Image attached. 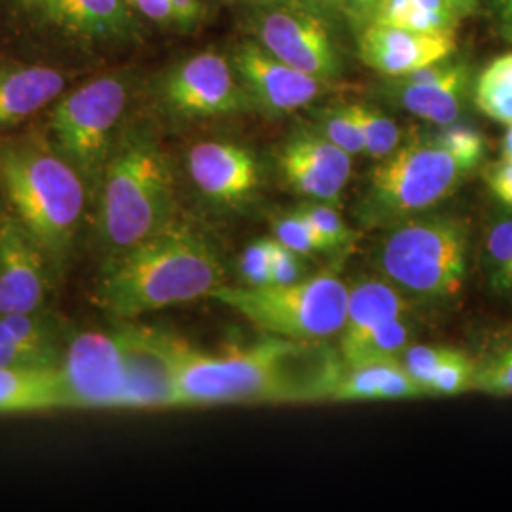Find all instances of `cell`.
I'll return each instance as SVG.
<instances>
[{
    "label": "cell",
    "instance_id": "44dd1931",
    "mask_svg": "<svg viewBox=\"0 0 512 512\" xmlns=\"http://www.w3.org/2000/svg\"><path fill=\"white\" fill-rule=\"evenodd\" d=\"M55 23L74 37L97 42L122 40L135 31L128 0H65Z\"/></svg>",
    "mask_w": 512,
    "mask_h": 512
},
{
    "label": "cell",
    "instance_id": "b9f144b4",
    "mask_svg": "<svg viewBox=\"0 0 512 512\" xmlns=\"http://www.w3.org/2000/svg\"><path fill=\"white\" fill-rule=\"evenodd\" d=\"M21 4L48 21H57L65 0H21Z\"/></svg>",
    "mask_w": 512,
    "mask_h": 512
},
{
    "label": "cell",
    "instance_id": "e0dca14e",
    "mask_svg": "<svg viewBox=\"0 0 512 512\" xmlns=\"http://www.w3.org/2000/svg\"><path fill=\"white\" fill-rule=\"evenodd\" d=\"M188 173L211 202H247L260 184V165L249 148L226 141H203L188 152Z\"/></svg>",
    "mask_w": 512,
    "mask_h": 512
},
{
    "label": "cell",
    "instance_id": "7402d4cb",
    "mask_svg": "<svg viewBox=\"0 0 512 512\" xmlns=\"http://www.w3.org/2000/svg\"><path fill=\"white\" fill-rule=\"evenodd\" d=\"M406 300L393 283L363 281L355 285L348 296L346 325L340 332V348L363 338L370 330L403 317Z\"/></svg>",
    "mask_w": 512,
    "mask_h": 512
},
{
    "label": "cell",
    "instance_id": "ac0fdd59",
    "mask_svg": "<svg viewBox=\"0 0 512 512\" xmlns=\"http://www.w3.org/2000/svg\"><path fill=\"white\" fill-rule=\"evenodd\" d=\"M429 395L399 359H382L344 368L330 401H393Z\"/></svg>",
    "mask_w": 512,
    "mask_h": 512
},
{
    "label": "cell",
    "instance_id": "83f0119b",
    "mask_svg": "<svg viewBox=\"0 0 512 512\" xmlns=\"http://www.w3.org/2000/svg\"><path fill=\"white\" fill-rule=\"evenodd\" d=\"M0 344L23 349V351L50 355L54 359L63 361L55 348L52 330L42 319L35 317V313L0 315Z\"/></svg>",
    "mask_w": 512,
    "mask_h": 512
},
{
    "label": "cell",
    "instance_id": "7dc6e473",
    "mask_svg": "<svg viewBox=\"0 0 512 512\" xmlns=\"http://www.w3.org/2000/svg\"><path fill=\"white\" fill-rule=\"evenodd\" d=\"M501 158L512 160V124L507 126V131H505L503 141H501Z\"/></svg>",
    "mask_w": 512,
    "mask_h": 512
},
{
    "label": "cell",
    "instance_id": "f546056e",
    "mask_svg": "<svg viewBox=\"0 0 512 512\" xmlns=\"http://www.w3.org/2000/svg\"><path fill=\"white\" fill-rule=\"evenodd\" d=\"M440 147L448 150L459 164L469 173L476 171L486 158V139L478 129L454 122L448 126H440L439 131L431 133Z\"/></svg>",
    "mask_w": 512,
    "mask_h": 512
},
{
    "label": "cell",
    "instance_id": "7bdbcfd3",
    "mask_svg": "<svg viewBox=\"0 0 512 512\" xmlns=\"http://www.w3.org/2000/svg\"><path fill=\"white\" fill-rule=\"evenodd\" d=\"M346 16L355 25L357 31H361L368 23V12H366V0H348Z\"/></svg>",
    "mask_w": 512,
    "mask_h": 512
},
{
    "label": "cell",
    "instance_id": "1f68e13d",
    "mask_svg": "<svg viewBox=\"0 0 512 512\" xmlns=\"http://www.w3.org/2000/svg\"><path fill=\"white\" fill-rule=\"evenodd\" d=\"M274 239L285 247L293 249L300 256H311L315 253H330L327 243L319 238L315 228L308 219L298 211H289L272 220Z\"/></svg>",
    "mask_w": 512,
    "mask_h": 512
},
{
    "label": "cell",
    "instance_id": "e575fe53",
    "mask_svg": "<svg viewBox=\"0 0 512 512\" xmlns=\"http://www.w3.org/2000/svg\"><path fill=\"white\" fill-rule=\"evenodd\" d=\"M452 349L450 348H433V346H412V348L404 349L401 355L404 368L410 372V376L420 382L427 393H429V384L435 376V372L439 370V366L444 363V359L448 357Z\"/></svg>",
    "mask_w": 512,
    "mask_h": 512
},
{
    "label": "cell",
    "instance_id": "bcb514c9",
    "mask_svg": "<svg viewBox=\"0 0 512 512\" xmlns=\"http://www.w3.org/2000/svg\"><path fill=\"white\" fill-rule=\"evenodd\" d=\"M461 19L471 18L478 12L480 0H448Z\"/></svg>",
    "mask_w": 512,
    "mask_h": 512
},
{
    "label": "cell",
    "instance_id": "8992f818",
    "mask_svg": "<svg viewBox=\"0 0 512 512\" xmlns=\"http://www.w3.org/2000/svg\"><path fill=\"white\" fill-rule=\"evenodd\" d=\"M349 289L336 274H319L289 285L228 287L211 298L238 311L268 334L289 340L325 342L346 325Z\"/></svg>",
    "mask_w": 512,
    "mask_h": 512
},
{
    "label": "cell",
    "instance_id": "6da1fadb",
    "mask_svg": "<svg viewBox=\"0 0 512 512\" xmlns=\"http://www.w3.org/2000/svg\"><path fill=\"white\" fill-rule=\"evenodd\" d=\"M148 334L171 370L177 406L325 401L346 368L340 351L325 342L277 336L253 348L207 355L179 338Z\"/></svg>",
    "mask_w": 512,
    "mask_h": 512
},
{
    "label": "cell",
    "instance_id": "8fae6325",
    "mask_svg": "<svg viewBox=\"0 0 512 512\" xmlns=\"http://www.w3.org/2000/svg\"><path fill=\"white\" fill-rule=\"evenodd\" d=\"M160 97L165 109L181 118L228 116L251 107L232 61L217 52L192 55L171 67Z\"/></svg>",
    "mask_w": 512,
    "mask_h": 512
},
{
    "label": "cell",
    "instance_id": "d6986e66",
    "mask_svg": "<svg viewBox=\"0 0 512 512\" xmlns=\"http://www.w3.org/2000/svg\"><path fill=\"white\" fill-rule=\"evenodd\" d=\"M63 88L65 76L50 67H0V128L33 116Z\"/></svg>",
    "mask_w": 512,
    "mask_h": 512
},
{
    "label": "cell",
    "instance_id": "484cf974",
    "mask_svg": "<svg viewBox=\"0 0 512 512\" xmlns=\"http://www.w3.org/2000/svg\"><path fill=\"white\" fill-rule=\"evenodd\" d=\"M482 268L492 293L512 304V217L494 220L486 230Z\"/></svg>",
    "mask_w": 512,
    "mask_h": 512
},
{
    "label": "cell",
    "instance_id": "8d00e7d4",
    "mask_svg": "<svg viewBox=\"0 0 512 512\" xmlns=\"http://www.w3.org/2000/svg\"><path fill=\"white\" fill-rule=\"evenodd\" d=\"M302 256L293 249L285 247L277 239H270V268H272V285H289L302 277Z\"/></svg>",
    "mask_w": 512,
    "mask_h": 512
},
{
    "label": "cell",
    "instance_id": "f6af8a7d",
    "mask_svg": "<svg viewBox=\"0 0 512 512\" xmlns=\"http://www.w3.org/2000/svg\"><path fill=\"white\" fill-rule=\"evenodd\" d=\"M488 4L501 25L512 23V0H488Z\"/></svg>",
    "mask_w": 512,
    "mask_h": 512
},
{
    "label": "cell",
    "instance_id": "52a82bcc",
    "mask_svg": "<svg viewBox=\"0 0 512 512\" xmlns=\"http://www.w3.org/2000/svg\"><path fill=\"white\" fill-rule=\"evenodd\" d=\"M469 171L431 133L412 135L370 173L363 219L399 224L452 196Z\"/></svg>",
    "mask_w": 512,
    "mask_h": 512
},
{
    "label": "cell",
    "instance_id": "9c48e42d",
    "mask_svg": "<svg viewBox=\"0 0 512 512\" xmlns=\"http://www.w3.org/2000/svg\"><path fill=\"white\" fill-rule=\"evenodd\" d=\"M247 27L266 52L302 73L327 82L344 73L329 19L306 0H253Z\"/></svg>",
    "mask_w": 512,
    "mask_h": 512
},
{
    "label": "cell",
    "instance_id": "cb8c5ba5",
    "mask_svg": "<svg viewBox=\"0 0 512 512\" xmlns=\"http://www.w3.org/2000/svg\"><path fill=\"white\" fill-rule=\"evenodd\" d=\"M471 357L475 365L473 391L512 397V325L486 332Z\"/></svg>",
    "mask_w": 512,
    "mask_h": 512
},
{
    "label": "cell",
    "instance_id": "d590c367",
    "mask_svg": "<svg viewBox=\"0 0 512 512\" xmlns=\"http://www.w3.org/2000/svg\"><path fill=\"white\" fill-rule=\"evenodd\" d=\"M239 274L247 287L272 285L270 239H258L241 253Z\"/></svg>",
    "mask_w": 512,
    "mask_h": 512
},
{
    "label": "cell",
    "instance_id": "4316f807",
    "mask_svg": "<svg viewBox=\"0 0 512 512\" xmlns=\"http://www.w3.org/2000/svg\"><path fill=\"white\" fill-rule=\"evenodd\" d=\"M410 327L403 317L387 321L384 325L370 330L363 338L340 348L344 365H363L382 359H399L408 348Z\"/></svg>",
    "mask_w": 512,
    "mask_h": 512
},
{
    "label": "cell",
    "instance_id": "2e32d148",
    "mask_svg": "<svg viewBox=\"0 0 512 512\" xmlns=\"http://www.w3.org/2000/svg\"><path fill=\"white\" fill-rule=\"evenodd\" d=\"M46 294L44 255L12 213L0 215V315L35 313Z\"/></svg>",
    "mask_w": 512,
    "mask_h": 512
},
{
    "label": "cell",
    "instance_id": "9a60e30c",
    "mask_svg": "<svg viewBox=\"0 0 512 512\" xmlns=\"http://www.w3.org/2000/svg\"><path fill=\"white\" fill-rule=\"evenodd\" d=\"M387 80L384 95L389 101L439 128L459 122L471 92L467 63L454 59Z\"/></svg>",
    "mask_w": 512,
    "mask_h": 512
},
{
    "label": "cell",
    "instance_id": "d4e9b609",
    "mask_svg": "<svg viewBox=\"0 0 512 512\" xmlns=\"http://www.w3.org/2000/svg\"><path fill=\"white\" fill-rule=\"evenodd\" d=\"M476 109L494 122L512 124V52L497 55L482 73L476 76L473 86Z\"/></svg>",
    "mask_w": 512,
    "mask_h": 512
},
{
    "label": "cell",
    "instance_id": "74e56055",
    "mask_svg": "<svg viewBox=\"0 0 512 512\" xmlns=\"http://www.w3.org/2000/svg\"><path fill=\"white\" fill-rule=\"evenodd\" d=\"M484 179L495 198L512 209V160L501 158L499 162L488 165Z\"/></svg>",
    "mask_w": 512,
    "mask_h": 512
},
{
    "label": "cell",
    "instance_id": "4dcf8cb0",
    "mask_svg": "<svg viewBox=\"0 0 512 512\" xmlns=\"http://www.w3.org/2000/svg\"><path fill=\"white\" fill-rule=\"evenodd\" d=\"M317 131L323 133L330 143L348 152L349 156L365 154V139L351 105L330 107L319 114Z\"/></svg>",
    "mask_w": 512,
    "mask_h": 512
},
{
    "label": "cell",
    "instance_id": "5bb4252c",
    "mask_svg": "<svg viewBox=\"0 0 512 512\" xmlns=\"http://www.w3.org/2000/svg\"><path fill=\"white\" fill-rule=\"evenodd\" d=\"M458 33H418L368 23L357 37V54L368 69L385 78H401L454 59Z\"/></svg>",
    "mask_w": 512,
    "mask_h": 512
},
{
    "label": "cell",
    "instance_id": "f35d334b",
    "mask_svg": "<svg viewBox=\"0 0 512 512\" xmlns=\"http://www.w3.org/2000/svg\"><path fill=\"white\" fill-rule=\"evenodd\" d=\"M59 359L0 344V366L4 368H61Z\"/></svg>",
    "mask_w": 512,
    "mask_h": 512
},
{
    "label": "cell",
    "instance_id": "60d3db41",
    "mask_svg": "<svg viewBox=\"0 0 512 512\" xmlns=\"http://www.w3.org/2000/svg\"><path fill=\"white\" fill-rule=\"evenodd\" d=\"M175 18V25L181 29L194 27L202 19V4L200 0H167Z\"/></svg>",
    "mask_w": 512,
    "mask_h": 512
},
{
    "label": "cell",
    "instance_id": "5b68a950",
    "mask_svg": "<svg viewBox=\"0 0 512 512\" xmlns=\"http://www.w3.org/2000/svg\"><path fill=\"white\" fill-rule=\"evenodd\" d=\"M378 264L401 291L450 300L467 279L469 226L450 215L403 220L384 239Z\"/></svg>",
    "mask_w": 512,
    "mask_h": 512
},
{
    "label": "cell",
    "instance_id": "c3c4849f",
    "mask_svg": "<svg viewBox=\"0 0 512 512\" xmlns=\"http://www.w3.org/2000/svg\"><path fill=\"white\" fill-rule=\"evenodd\" d=\"M503 35L507 37L509 42H512V23H509V25H503Z\"/></svg>",
    "mask_w": 512,
    "mask_h": 512
},
{
    "label": "cell",
    "instance_id": "ab89813d",
    "mask_svg": "<svg viewBox=\"0 0 512 512\" xmlns=\"http://www.w3.org/2000/svg\"><path fill=\"white\" fill-rule=\"evenodd\" d=\"M129 6L158 25H175V18L167 0H128Z\"/></svg>",
    "mask_w": 512,
    "mask_h": 512
},
{
    "label": "cell",
    "instance_id": "603a6c76",
    "mask_svg": "<svg viewBox=\"0 0 512 512\" xmlns=\"http://www.w3.org/2000/svg\"><path fill=\"white\" fill-rule=\"evenodd\" d=\"M368 23L418 33H458L461 18L448 0H380Z\"/></svg>",
    "mask_w": 512,
    "mask_h": 512
},
{
    "label": "cell",
    "instance_id": "3957f363",
    "mask_svg": "<svg viewBox=\"0 0 512 512\" xmlns=\"http://www.w3.org/2000/svg\"><path fill=\"white\" fill-rule=\"evenodd\" d=\"M86 181L54 145L21 139L0 147V188L12 215L59 272L86 207Z\"/></svg>",
    "mask_w": 512,
    "mask_h": 512
},
{
    "label": "cell",
    "instance_id": "4fadbf2b",
    "mask_svg": "<svg viewBox=\"0 0 512 512\" xmlns=\"http://www.w3.org/2000/svg\"><path fill=\"white\" fill-rule=\"evenodd\" d=\"M351 158L317 129H298L277 150V169L296 194L313 202L336 203L348 186Z\"/></svg>",
    "mask_w": 512,
    "mask_h": 512
},
{
    "label": "cell",
    "instance_id": "277c9868",
    "mask_svg": "<svg viewBox=\"0 0 512 512\" xmlns=\"http://www.w3.org/2000/svg\"><path fill=\"white\" fill-rule=\"evenodd\" d=\"M97 194L99 236L110 256L164 230L175 215V179L164 148L145 129L126 131Z\"/></svg>",
    "mask_w": 512,
    "mask_h": 512
},
{
    "label": "cell",
    "instance_id": "30bf717a",
    "mask_svg": "<svg viewBox=\"0 0 512 512\" xmlns=\"http://www.w3.org/2000/svg\"><path fill=\"white\" fill-rule=\"evenodd\" d=\"M129 346L124 330L116 334L82 332L67 349L61 376L71 408H118L128 384Z\"/></svg>",
    "mask_w": 512,
    "mask_h": 512
},
{
    "label": "cell",
    "instance_id": "7a4b0ae2",
    "mask_svg": "<svg viewBox=\"0 0 512 512\" xmlns=\"http://www.w3.org/2000/svg\"><path fill=\"white\" fill-rule=\"evenodd\" d=\"M224 285L217 251L188 226L164 230L110 256L97 285V304L116 319L211 296Z\"/></svg>",
    "mask_w": 512,
    "mask_h": 512
},
{
    "label": "cell",
    "instance_id": "836d02e7",
    "mask_svg": "<svg viewBox=\"0 0 512 512\" xmlns=\"http://www.w3.org/2000/svg\"><path fill=\"white\" fill-rule=\"evenodd\" d=\"M298 211L308 219L315 232L319 234V238L327 243L329 251H338L351 243V230L346 226L344 219L327 203H306L300 205Z\"/></svg>",
    "mask_w": 512,
    "mask_h": 512
},
{
    "label": "cell",
    "instance_id": "ba28073f",
    "mask_svg": "<svg viewBox=\"0 0 512 512\" xmlns=\"http://www.w3.org/2000/svg\"><path fill=\"white\" fill-rule=\"evenodd\" d=\"M126 103V80L120 74H107L65 95L52 110V145L95 194L116 145V129Z\"/></svg>",
    "mask_w": 512,
    "mask_h": 512
},
{
    "label": "cell",
    "instance_id": "d6a6232c",
    "mask_svg": "<svg viewBox=\"0 0 512 512\" xmlns=\"http://www.w3.org/2000/svg\"><path fill=\"white\" fill-rule=\"evenodd\" d=\"M473 374L475 365L471 353L452 349L444 363L435 372L431 384H429V395H442V397H454L467 391H473Z\"/></svg>",
    "mask_w": 512,
    "mask_h": 512
},
{
    "label": "cell",
    "instance_id": "f1b7e54d",
    "mask_svg": "<svg viewBox=\"0 0 512 512\" xmlns=\"http://www.w3.org/2000/svg\"><path fill=\"white\" fill-rule=\"evenodd\" d=\"M351 110L363 131L365 154L372 160H384L385 156H389L403 143L401 128L382 110L365 103H351Z\"/></svg>",
    "mask_w": 512,
    "mask_h": 512
},
{
    "label": "cell",
    "instance_id": "7c38bea8",
    "mask_svg": "<svg viewBox=\"0 0 512 512\" xmlns=\"http://www.w3.org/2000/svg\"><path fill=\"white\" fill-rule=\"evenodd\" d=\"M232 65L251 107L272 116L310 107L330 88V82L302 73L266 52L255 38H245L232 52Z\"/></svg>",
    "mask_w": 512,
    "mask_h": 512
},
{
    "label": "cell",
    "instance_id": "ee69618b",
    "mask_svg": "<svg viewBox=\"0 0 512 512\" xmlns=\"http://www.w3.org/2000/svg\"><path fill=\"white\" fill-rule=\"evenodd\" d=\"M306 2H310L313 8H317L327 18H329V14H342V16H346L348 0H306Z\"/></svg>",
    "mask_w": 512,
    "mask_h": 512
},
{
    "label": "cell",
    "instance_id": "ffe728a7",
    "mask_svg": "<svg viewBox=\"0 0 512 512\" xmlns=\"http://www.w3.org/2000/svg\"><path fill=\"white\" fill-rule=\"evenodd\" d=\"M71 408L59 368L0 366V414Z\"/></svg>",
    "mask_w": 512,
    "mask_h": 512
}]
</instances>
